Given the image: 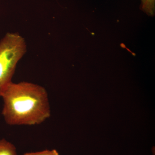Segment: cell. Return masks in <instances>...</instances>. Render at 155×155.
I'll return each instance as SVG.
<instances>
[{
    "label": "cell",
    "instance_id": "6da1fadb",
    "mask_svg": "<svg viewBox=\"0 0 155 155\" xmlns=\"http://www.w3.org/2000/svg\"><path fill=\"white\" fill-rule=\"evenodd\" d=\"M1 97L3 101L2 115L8 125H39L51 116L47 91L38 84L12 82Z\"/></svg>",
    "mask_w": 155,
    "mask_h": 155
},
{
    "label": "cell",
    "instance_id": "7a4b0ae2",
    "mask_svg": "<svg viewBox=\"0 0 155 155\" xmlns=\"http://www.w3.org/2000/svg\"><path fill=\"white\" fill-rule=\"evenodd\" d=\"M25 39L17 32H8L0 41V97L11 83L17 64L25 54Z\"/></svg>",
    "mask_w": 155,
    "mask_h": 155
},
{
    "label": "cell",
    "instance_id": "3957f363",
    "mask_svg": "<svg viewBox=\"0 0 155 155\" xmlns=\"http://www.w3.org/2000/svg\"><path fill=\"white\" fill-rule=\"evenodd\" d=\"M0 155H17L15 146L5 139L0 140Z\"/></svg>",
    "mask_w": 155,
    "mask_h": 155
},
{
    "label": "cell",
    "instance_id": "277c9868",
    "mask_svg": "<svg viewBox=\"0 0 155 155\" xmlns=\"http://www.w3.org/2000/svg\"><path fill=\"white\" fill-rule=\"evenodd\" d=\"M140 8L147 15L150 17L155 15V0H140Z\"/></svg>",
    "mask_w": 155,
    "mask_h": 155
},
{
    "label": "cell",
    "instance_id": "5b68a950",
    "mask_svg": "<svg viewBox=\"0 0 155 155\" xmlns=\"http://www.w3.org/2000/svg\"><path fill=\"white\" fill-rule=\"evenodd\" d=\"M23 155H59L57 150H45L36 152L26 153Z\"/></svg>",
    "mask_w": 155,
    "mask_h": 155
}]
</instances>
